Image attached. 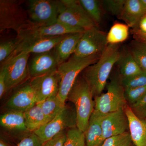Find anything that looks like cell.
Listing matches in <instances>:
<instances>
[{
	"label": "cell",
	"mask_w": 146,
	"mask_h": 146,
	"mask_svg": "<svg viewBox=\"0 0 146 146\" xmlns=\"http://www.w3.org/2000/svg\"><path fill=\"white\" fill-rule=\"evenodd\" d=\"M121 55L119 44H108L99 60L82 72L89 84L94 98L102 94L112 68L117 63Z\"/></svg>",
	"instance_id": "1"
},
{
	"label": "cell",
	"mask_w": 146,
	"mask_h": 146,
	"mask_svg": "<svg viewBox=\"0 0 146 146\" xmlns=\"http://www.w3.org/2000/svg\"><path fill=\"white\" fill-rule=\"evenodd\" d=\"M89 84L82 74L80 75L69 92L67 100L73 104L76 114L77 127L85 132L94 110L95 103Z\"/></svg>",
	"instance_id": "2"
},
{
	"label": "cell",
	"mask_w": 146,
	"mask_h": 146,
	"mask_svg": "<svg viewBox=\"0 0 146 146\" xmlns=\"http://www.w3.org/2000/svg\"><path fill=\"white\" fill-rule=\"evenodd\" d=\"M101 54L91 55L84 58L72 56L67 61L58 65V71L60 76V82L58 97L64 103L76 79L88 66L96 63Z\"/></svg>",
	"instance_id": "3"
},
{
	"label": "cell",
	"mask_w": 146,
	"mask_h": 146,
	"mask_svg": "<svg viewBox=\"0 0 146 146\" xmlns=\"http://www.w3.org/2000/svg\"><path fill=\"white\" fill-rule=\"evenodd\" d=\"M106 86V93L94 98V111L102 116L124 109L127 105L120 77L112 79Z\"/></svg>",
	"instance_id": "4"
},
{
	"label": "cell",
	"mask_w": 146,
	"mask_h": 146,
	"mask_svg": "<svg viewBox=\"0 0 146 146\" xmlns=\"http://www.w3.org/2000/svg\"><path fill=\"white\" fill-rule=\"evenodd\" d=\"M57 22L86 31L98 27L84 9L79 0H60Z\"/></svg>",
	"instance_id": "5"
},
{
	"label": "cell",
	"mask_w": 146,
	"mask_h": 146,
	"mask_svg": "<svg viewBox=\"0 0 146 146\" xmlns=\"http://www.w3.org/2000/svg\"><path fill=\"white\" fill-rule=\"evenodd\" d=\"M24 1H0V32L13 30L18 33L30 21L27 11L23 8Z\"/></svg>",
	"instance_id": "6"
},
{
	"label": "cell",
	"mask_w": 146,
	"mask_h": 146,
	"mask_svg": "<svg viewBox=\"0 0 146 146\" xmlns=\"http://www.w3.org/2000/svg\"><path fill=\"white\" fill-rule=\"evenodd\" d=\"M76 114L74 106L65 105V107L52 120L35 131V133L42 144L65 129L77 127Z\"/></svg>",
	"instance_id": "7"
},
{
	"label": "cell",
	"mask_w": 146,
	"mask_h": 146,
	"mask_svg": "<svg viewBox=\"0 0 146 146\" xmlns=\"http://www.w3.org/2000/svg\"><path fill=\"white\" fill-rule=\"evenodd\" d=\"M31 54L21 53L1 65L5 71L7 91L24 84L30 77L28 63Z\"/></svg>",
	"instance_id": "8"
},
{
	"label": "cell",
	"mask_w": 146,
	"mask_h": 146,
	"mask_svg": "<svg viewBox=\"0 0 146 146\" xmlns=\"http://www.w3.org/2000/svg\"><path fill=\"white\" fill-rule=\"evenodd\" d=\"M59 1L30 0L27 13L32 23L39 26H50L57 23Z\"/></svg>",
	"instance_id": "9"
},
{
	"label": "cell",
	"mask_w": 146,
	"mask_h": 146,
	"mask_svg": "<svg viewBox=\"0 0 146 146\" xmlns=\"http://www.w3.org/2000/svg\"><path fill=\"white\" fill-rule=\"evenodd\" d=\"M108 45L107 34L94 27L84 32L73 56L84 58L93 55L101 54Z\"/></svg>",
	"instance_id": "10"
},
{
	"label": "cell",
	"mask_w": 146,
	"mask_h": 146,
	"mask_svg": "<svg viewBox=\"0 0 146 146\" xmlns=\"http://www.w3.org/2000/svg\"><path fill=\"white\" fill-rule=\"evenodd\" d=\"M85 31L82 29L69 26L58 22L51 25L39 26L30 21L18 32L17 36L20 39H28L60 36Z\"/></svg>",
	"instance_id": "11"
},
{
	"label": "cell",
	"mask_w": 146,
	"mask_h": 146,
	"mask_svg": "<svg viewBox=\"0 0 146 146\" xmlns=\"http://www.w3.org/2000/svg\"><path fill=\"white\" fill-rule=\"evenodd\" d=\"M30 79L29 83L36 96L37 103L57 96L60 82L58 70Z\"/></svg>",
	"instance_id": "12"
},
{
	"label": "cell",
	"mask_w": 146,
	"mask_h": 146,
	"mask_svg": "<svg viewBox=\"0 0 146 146\" xmlns=\"http://www.w3.org/2000/svg\"><path fill=\"white\" fill-rule=\"evenodd\" d=\"M66 35L24 39L18 37L20 40L19 44L10 57L21 53L36 54L50 51L54 48Z\"/></svg>",
	"instance_id": "13"
},
{
	"label": "cell",
	"mask_w": 146,
	"mask_h": 146,
	"mask_svg": "<svg viewBox=\"0 0 146 146\" xmlns=\"http://www.w3.org/2000/svg\"><path fill=\"white\" fill-rule=\"evenodd\" d=\"M101 122L104 141L112 136L129 132L128 120L124 109L103 115Z\"/></svg>",
	"instance_id": "14"
},
{
	"label": "cell",
	"mask_w": 146,
	"mask_h": 146,
	"mask_svg": "<svg viewBox=\"0 0 146 146\" xmlns=\"http://www.w3.org/2000/svg\"><path fill=\"white\" fill-rule=\"evenodd\" d=\"M37 103L36 96L29 82L21 85L6 103L9 111L25 112Z\"/></svg>",
	"instance_id": "15"
},
{
	"label": "cell",
	"mask_w": 146,
	"mask_h": 146,
	"mask_svg": "<svg viewBox=\"0 0 146 146\" xmlns=\"http://www.w3.org/2000/svg\"><path fill=\"white\" fill-rule=\"evenodd\" d=\"M58 65L54 49L35 54L29 63L30 77L34 78L57 70Z\"/></svg>",
	"instance_id": "16"
},
{
	"label": "cell",
	"mask_w": 146,
	"mask_h": 146,
	"mask_svg": "<svg viewBox=\"0 0 146 146\" xmlns=\"http://www.w3.org/2000/svg\"><path fill=\"white\" fill-rule=\"evenodd\" d=\"M124 110L128 120L132 143L135 146H146V120L137 117L128 105Z\"/></svg>",
	"instance_id": "17"
},
{
	"label": "cell",
	"mask_w": 146,
	"mask_h": 146,
	"mask_svg": "<svg viewBox=\"0 0 146 146\" xmlns=\"http://www.w3.org/2000/svg\"><path fill=\"white\" fill-rule=\"evenodd\" d=\"M83 33L66 35L54 48L58 65L67 61L75 53Z\"/></svg>",
	"instance_id": "18"
},
{
	"label": "cell",
	"mask_w": 146,
	"mask_h": 146,
	"mask_svg": "<svg viewBox=\"0 0 146 146\" xmlns=\"http://www.w3.org/2000/svg\"><path fill=\"white\" fill-rule=\"evenodd\" d=\"M146 15V11L140 0H126L119 19L125 22L129 27L136 28L141 18Z\"/></svg>",
	"instance_id": "19"
},
{
	"label": "cell",
	"mask_w": 146,
	"mask_h": 146,
	"mask_svg": "<svg viewBox=\"0 0 146 146\" xmlns=\"http://www.w3.org/2000/svg\"><path fill=\"white\" fill-rule=\"evenodd\" d=\"M102 115L94 111L85 132L86 146H101L104 142L101 125Z\"/></svg>",
	"instance_id": "20"
},
{
	"label": "cell",
	"mask_w": 146,
	"mask_h": 146,
	"mask_svg": "<svg viewBox=\"0 0 146 146\" xmlns=\"http://www.w3.org/2000/svg\"><path fill=\"white\" fill-rule=\"evenodd\" d=\"M24 114L27 131L33 132L47 123L40 103L36 104Z\"/></svg>",
	"instance_id": "21"
},
{
	"label": "cell",
	"mask_w": 146,
	"mask_h": 146,
	"mask_svg": "<svg viewBox=\"0 0 146 146\" xmlns=\"http://www.w3.org/2000/svg\"><path fill=\"white\" fill-rule=\"evenodd\" d=\"M0 123L2 127L9 130L27 131L24 112L9 111L1 115Z\"/></svg>",
	"instance_id": "22"
},
{
	"label": "cell",
	"mask_w": 146,
	"mask_h": 146,
	"mask_svg": "<svg viewBox=\"0 0 146 146\" xmlns=\"http://www.w3.org/2000/svg\"><path fill=\"white\" fill-rule=\"evenodd\" d=\"M119 67L120 77L127 78L141 72L140 68L129 52L121 55L117 63Z\"/></svg>",
	"instance_id": "23"
},
{
	"label": "cell",
	"mask_w": 146,
	"mask_h": 146,
	"mask_svg": "<svg viewBox=\"0 0 146 146\" xmlns=\"http://www.w3.org/2000/svg\"><path fill=\"white\" fill-rule=\"evenodd\" d=\"M40 103L47 123L53 119L63 110L66 105L57 96L48 98Z\"/></svg>",
	"instance_id": "24"
},
{
	"label": "cell",
	"mask_w": 146,
	"mask_h": 146,
	"mask_svg": "<svg viewBox=\"0 0 146 146\" xmlns=\"http://www.w3.org/2000/svg\"><path fill=\"white\" fill-rule=\"evenodd\" d=\"M129 27L126 24L116 23L113 25L107 34L108 44H119L128 37Z\"/></svg>",
	"instance_id": "25"
},
{
	"label": "cell",
	"mask_w": 146,
	"mask_h": 146,
	"mask_svg": "<svg viewBox=\"0 0 146 146\" xmlns=\"http://www.w3.org/2000/svg\"><path fill=\"white\" fill-rule=\"evenodd\" d=\"M128 51L142 70L146 71V44L134 40Z\"/></svg>",
	"instance_id": "26"
},
{
	"label": "cell",
	"mask_w": 146,
	"mask_h": 146,
	"mask_svg": "<svg viewBox=\"0 0 146 146\" xmlns=\"http://www.w3.org/2000/svg\"><path fill=\"white\" fill-rule=\"evenodd\" d=\"M79 1L89 17L98 25L102 21V10L99 1L96 0H79Z\"/></svg>",
	"instance_id": "27"
},
{
	"label": "cell",
	"mask_w": 146,
	"mask_h": 146,
	"mask_svg": "<svg viewBox=\"0 0 146 146\" xmlns=\"http://www.w3.org/2000/svg\"><path fill=\"white\" fill-rule=\"evenodd\" d=\"M63 146H86L84 132L77 127L68 129Z\"/></svg>",
	"instance_id": "28"
},
{
	"label": "cell",
	"mask_w": 146,
	"mask_h": 146,
	"mask_svg": "<svg viewBox=\"0 0 146 146\" xmlns=\"http://www.w3.org/2000/svg\"><path fill=\"white\" fill-rule=\"evenodd\" d=\"M20 40L16 36L15 39L1 42L0 44V62L3 63L10 57L16 50Z\"/></svg>",
	"instance_id": "29"
},
{
	"label": "cell",
	"mask_w": 146,
	"mask_h": 146,
	"mask_svg": "<svg viewBox=\"0 0 146 146\" xmlns=\"http://www.w3.org/2000/svg\"><path fill=\"white\" fill-rule=\"evenodd\" d=\"M121 81L124 89L137 88L146 86V71L132 76L121 78Z\"/></svg>",
	"instance_id": "30"
},
{
	"label": "cell",
	"mask_w": 146,
	"mask_h": 146,
	"mask_svg": "<svg viewBox=\"0 0 146 146\" xmlns=\"http://www.w3.org/2000/svg\"><path fill=\"white\" fill-rule=\"evenodd\" d=\"M124 89L125 98L129 106L137 102L146 95V86Z\"/></svg>",
	"instance_id": "31"
},
{
	"label": "cell",
	"mask_w": 146,
	"mask_h": 146,
	"mask_svg": "<svg viewBox=\"0 0 146 146\" xmlns=\"http://www.w3.org/2000/svg\"><path fill=\"white\" fill-rule=\"evenodd\" d=\"M132 143L129 132L106 139L101 146H129Z\"/></svg>",
	"instance_id": "32"
},
{
	"label": "cell",
	"mask_w": 146,
	"mask_h": 146,
	"mask_svg": "<svg viewBox=\"0 0 146 146\" xmlns=\"http://www.w3.org/2000/svg\"><path fill=\"white\" fill-rule=\"evenodd\" d=\"M102 2L105 8L109 13L118 17L122 12L126 0H105Z\"/></svg>",
	"instance_id": "33"
},
{
	"label": "cell",
	"mask_w": 146,
	"mask_h": 146,
	"mask_svg": "<svg viewBox=\"0 0 146 146\" xmlns=\"http://www.w3.org/2000/svg\"><path fill=\"white\" fill-rule=\"evenodd\" d=\"M129 106L137 117L146 120V95L137 102Z\"/></svg>",
	"instance_id": "34"
},
{
	"label": "cell",
	"mask_w": 146,
	"mask_h": 146,
	"mask_svg": "<svg viewBox=\"0 0 146 146\" xmlns=\"http://www.w3.org/2000/svg\"><path fill=\"white\" fill-rule=\"evenodd\" d=\"M42 144L36 134L32 132L22 138L17 146H42Z\"/></svg>",
	"instance_id": "35"
},
{
	"label": "cell",
	"mask_w": 146,
	"mask_h": 146,
	"mask_svg": "<svg viewBox=\"0 0 146 146\" xmlns=\"http://www.w3.org/2000/svg\"><path fill=\"white\" fill-rule=\"evenodd\" d=\"M66 132L65 131L61 132L42 144V146H63L66 140Z\"/></svg>",
	"instance_id": "36"
},
{
	"label": "cell",
	"mask_w": 146,
	"mask_h": 146,
	"mask_svg": "<svg viewBox=\"0 0 146 146\" xmlns=\"http://www.w3.org/2000/svg\"><path fill=\"white\" fill-rule=\"evenodd\" d=\"M7 91L6 84L5 72L3 68L1 67L0 70V98L1 99Z\"/></svg>",
	"instance_id": "37"
},
{
	"label": "cell",
	"mask_w": 146,
	"mask_h": 146,
	"mask_svg": "<svg viewBox=\"0 0 146 146\" xmlns=\"http://www.w3.org/2000/svg\"><path fill=\"white\" fill-rule=\"evenodd\" d=\"M131 31L135 40L146 44V33H143L137 28L133 29Z\"/></svg>",
	"instance_id": "38"
},
{
	"label": "cell",
	"mask_w": 146,
	"mask_h": 146,
	"mask_svg": "<svg viewBox=\"0 0 146 146\" xmlns=\"http://www.w3.org/2000/svg\"><path fill=\"white\" fill-rule=\"evenodd\" d=\"M138 25L139 30L143 33H146V15L141 18Z\"/></svg>",
	"instance_id": "39"
},
{
	"label": "cell",
	"mask_w": 146,
	"mask_h": 146,
	"mask_svg": "<svg viewBox=\"0 0 146 146\" xmlns=\"http://www.w3.org/2000/svg\"><path fill=\"white\" fill-rule=\"evenodd\" d=\"M0 146H11L7 141L1 138L0 140Z\"/></svg>",
	"instance_id": "40"
},
{
	"label": "cell",
	"mask_w": 146,
	"mask_h": 146,
	"mask_svg": "<svg viewBox=\"0 0 146 146\" xmlns=\"http://www.w3.org/2000/svg\"><path fill=\"white\" fill-rule=\"evenodd\" d=\"M140 1L146 11V0H140Z\"/></svg>",
	"instance_id": "41"
},
{
	"label": "cell",
	"mask_w": 146,
	"mask_h": 146,
	"mask_svg": "<svg viewBox=\"0 0 146 146\" xmlns=\"http://www.w3.org/2000/svg\"><path fill=\"white\" fill-rule=\"evenodd\" d=\"M129 146H135L133 144V143H131V144H130V145H129Z\"/></svg>",
	"instance_id": "42"
}]
</instances>
